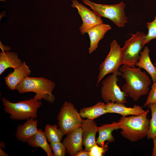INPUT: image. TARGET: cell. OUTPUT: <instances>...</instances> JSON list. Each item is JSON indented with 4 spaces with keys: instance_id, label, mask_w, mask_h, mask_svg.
Instances as JSON below:
<instances>
[{
    "instance_id": "cell-1",
    "label": "cell",
    "mask_w": 156,
    "mask_h": 156,
    "mask_svg": "<svg viewBox=\"0 0 156 156\" xmlns=\"http://www.w3.org/2000/svg\"><path fill=\"white\" fill-rule=\"evenodd\" d=\"M120 76L125 80L122 90L134 101L142 96L147 94L151 84L150 78L140 67L122 65L118 69Z\"/></svg>"
},
{
    "instance_id": "cell-2",
    "label": "cell",
    "mask_w": 156,
    "mask_h": 156,
    "mask_svg": "<svg viewBox=\"0 0 156 156\" xmlns=\"http://www.w3.org/2000/svg\"><path fill=\"white\" fill-rule=\"evenodd\" d=\"M148 109L143 114L122 116L118 120L122 136L132 142H137L146 136L149 127V120L147 117Z\"/></svg>"
},
{
    "instance_id": "cell-3",
    "label": "cell",
    "mask_w": 156,
    "mask_h": 156,
    "mask_svg": "<svg viewBox=\"0 0 156 156\" xmlns=\"http://www.w3.org/2000/svg\"><path fill=\"white\" fill-rule=\"evenodd\" d=\"M55 86L54 82L45 78L28 76L17 86L16 90L20 93L34 92L36 94L34 97L36 99L40 101L44 99L53 103L55 99L52 94Z\"/></svg>"
},
{
    "instance_id": "cell-4",
    "label": "cell",
    "mask_w": 156,
    "mask_h": 156,
    "mask_svg": "<svg viewBox=\"0 0 156 156\" xmlns=\"http://www.w3.org/2000/svg\"><path fill=\"white\" fill-rule=\"evenodd\" d=\"M1 100L5 112L10 114V119L16 120L36 118L38 109L42 104L34 97L16 103L11 102L5 98Z\"/></svg>"
},
{
    "instance_id": "cell-5",
    "label": "cell",
    "mask_w": 156,
    "mask_h": 156,
    "mask_svg": "<svg viewBox=\"0 0 156 156\" xmlns=\"http://www.w3.org/2000/svg\"><path fill=\"white\" fill-rule=\"evenodd\" d=\"M81 0L97 16L109 19L119 27H124L128 23L125 12L126 5L122 1L116 4L108 5L96 3L89 0Z\"/></svg>"
},
{
    "instance_id": "cell-6",
    "label": "cell",
    "mask_w": 156,
    "mask_h": 156,
    "mask_svg": "<svg viewBox=\"0 0 156 156\" xmlns=\"http://www.w3.org/2000/svg\"><path fill=\"white\" fill-rule=\"evenodd\" d=\"M119 70L112 73L102 81L101 90V98L105 103H110L125 104L128 96L121 90L117 84L120 76Z\"/></svg>"
},
{
    "instance_id": "cell-7",
    "label": "cell",
    "mask_w": 156,
    "mask_h": 156,
    "mask_svg": "<svg viewBox=\"0 0 156 156\" xmlns=\"http://www.w3.org/2000/svg\"><path fill=\"white\" fill-rule=\"evenodd\" d=\"M146 35L137 31L124 43L122 48L121 64L130 66H135L140 57V53L144 45L143 42Z\"/></svg>"
},
{
    "instance_id": "cell-8",
    "label": "cell",
    "mask_w": 156,
    "mask_h": 156,
    "mask_svg": "<svg viewBox=\"0 0 156 156\" xmlns=\"http://www.w3.org/2000/svg\"><path fill=\"white\" fill-rule=\"evenodd\" d=\"M59 129L64 135L81 126L82 119L73 104L64 102L57 116Z\"/></svg>"
},
{
    "instance_id": "cell-9",
    "label": "cell",
    "mask_w": 156,
    "mask_h": 156,
    "mask_svg": "<svg viewBox=\"0 0 156 156\" xmlns=\"http://www.w3.org/2000/svg\"><path fill=\"white\" fill-rule=\"evenodd\" d=\"M122 49L116 40L110 44L109 53L99 67V73L96 86L107 74L118 70L121 64Z\"/></svg>"
},
{
    "instance_id": "cell-10",
    "label": "cell",
    "mask_w": 156,
    "mask_h": 156,
    "mask_svg": "<svg viewBox=\"0 0 156 156\" xmlns=\"http://www.w3.org/2000/svg\"><path fill=\"white\" fill-rule=\"evenodd\" d=\"M72 3L71 7L77 9V13L82 19V24L79 28L81 34L87 33L91 28L103 23L101 17L97 16L93 11L90 10L77 0H73Z\"/></svg>"
},
{
    "instance_id": "cell-11",
    "label": "cell",
    "mask_w": 156,
    "mask_h": 156,
    "mask_svg": "<svg viewBox=\"0 0 156 156\" xmlns=\"http://www.w3.org/2000/svg\"><path fill=\"white\" fill-rule=\"evenodd\" d=\"M62 143L68 154L75 156L76 153L83 149L82 133L81 127H77L68 132Z\"/></svg>"
},
{
    "instance_id": "cell-12",
    "label": "cell",
    "mask_w": 156,
    "mask_h": 156,
    "mask_svg": "<svg viewBox=\"0 0 156 156\" xmlns=\"http://www.w3.org/2000/svg\"><path fill=\"white\" fill-rule=\"evenodd\" d=\"M81 127L84 149L89 151L92 147L96 143V136L98 131V127L94 120L88 119H82Z\"/></svg>"
},
{
    "instance_id": "cell-13",
    "label": "cell",
    "mask_w": 156,
    "mask_h": 156,
    "mask_svg": "<svg viewBox=\"0 0 156 156\" xmlns=\"http://www.w3.org/2000/svg\"><path fill=\"white\" fill-rule=\"evenodd\" d=\"M31 74L29 67L25 61L22 62L18 68L14 69L13 72L4 77L5 83L10 90H16L17 86Z\"/></svg>"
},
{
    "instance_id": "cell-14",
    "label": "cell",
    "mask_w": 156,
    "mask_h": 156,
    "mask_svg": "<svg viewBox=\"0 0 156 156\" xmlns=\"http://www.w3.org/2000/svg\"><path fill=\"white\" fill-rule=\"evenodd\" d=\"M38 120L32 118L27 119L23 124L19 125L17 128L15 136L17 139L25 143L34 136L38 132Z\"/></svg>"
},
{
    "instance_id": "cell-15",
    "label": "cell",
    "mask_w": 156,
    "mask_h": 156,
    "mask_svg": "<svg viewBox=\"0 0 156 156\" xmlns=\"http://www.w3.org/2000/svg\"><path fill=\"white\" fill-rule=\"evenodd\" d=\"M111 28L109 25L103 23L96 26L88 31L87 33L90 40L89 48L90 54L96 49L100 40L104 37L106 33Z\"/></svg>"
},
{
    "instance_id": "cell-16",
    "label": "cell",
    "mask_w": 156,
    "mask_h": 156,
    "mask_svg": "<svg viewBox=\"0 0 156 156\" xmlns=\"http://www.w3.org/2000/svg\"><path fill=\"white\" fill-rule=\"evenodd\" d=\"M106 104L108 113H115L123 116L130 115L138 116L144 113L145 110L139 105H135L133 107H127L124 104L110 103Z\"/></svg>"
},
{
    "instance_id": "cell-17",
    "label": "cell",
    "mask_w": 156,
    "mask_h": 156,
    "mask_svg": "<svg viewBox=\"0 0 156 156\" xmlns=\"http://www.w3.org/2000/svg\"><path fill=\"white\" fill-rule=\"evenodd\" d=\"M120 129L118 122H114L111 124H105L98 127L99 136L96 140V143L100 146L104 144L105 142H109L115 141V139L112 132L115 130Z\"/></svg>"
},
{
    "instance_id": "cell-18",
    "label": "cell",
    "mask_w": 156,
    "mask_h": 156,
    "mask_svg": "<svg viewBox=\"0 0 156 156\" xmlns=\"http://www.w3.org/2000/svg\"><path fill=\"white\" fill-rule=\"evenodd\" d=\"M22 62L16 53L2 51L0 53V75L8 68H18Z\"/></svg>"
},
{
    "instance_id": "cell-19",
    "label": "cell",
    "mask_w": 156,
    "mask_h": 156,
    "mask_svg": "<svg viewBox=\"0 0 156 156\" xmlns=\"http://www.w3.org/2000/svg\"><path fill=\"white\" fill-rule=\"evenodd\" d=\"M150 50L145 47L140 53V57L135 66L145 70L151 76L153 82L156 81V67L152 62L149 55Z\"/></svg>"
},
{
    "instance_id": "cell-20",
    "label": "cell",
    "mask_w": 156,
    "mask_h": 156,
    "mask_svg": "<svg viewBox=\"0 0 156 156\" xmlns=\"http://www.w3.org/2000/svg\"><path fill=\"white\" fill-rule=\"evenodd\" d=\"M44 131L40 129L37 133L28 141V144L35 148L40 147L46 153L47 156H52L53 153Z\"/></svg>"
},
{
    "instance_id": "cell-21",
    "label": "cell",
    "mask_w": 156,
    "mask_h": 156,
    "mask_svg": "<svg viewBox=\"0 0 156 156\" xmlns=\"http://www.w3.org/2000/svg\"><path fill=\"white\" fill-rule=\"evenodd\" d=\"M79 113L81 118L94 120L108 113L106 104L99 102L92 106L81 108Z\"/></svg>"
},
{
    "instance_id": "cell-22",
    "label": "cell",
    "mask_w": 156,
    "mask_h": 156,
    "mask_svg": "<svg viewBox=\"0 0 156 156\" xmlns=\"http://www.w3.org/2000/svg\"><path fill=\"white\" fill-rule=\"evenodd\" d=\"M44 132L50 143L61 142L64 135L56 125L47 124L45 127Z\"/></svg>"
},
{
    "instance_id": "cell-23",
    "label": "cell",
    "mask_w": 156,
    "mask_h": 156,
    "mask_svg": "<svg viewBox=\"0 0 156 156\" xmlns=\"http://www.w3.org/2000/svg\"><path fill=\"white\" fill-rule=\"evenodd\" d=\"M147 106L151 109V118L149 120V127L146 136L149 139L156 136V102L150 104Z\"/></svg>"
},
{
    "instance_id": "cell-24",
    "label": "cell",
    "mask_w": 156,
    "mask_h": 156,
    "mask_svg": "<svg viewBox=\"0 0 156 156\" xmlns=\"http://www.w3.org/2000/svg\"><path fill=\"white\" fill-rule=\"evenodd\" d=\"M147 27L148 31L143 41L144 46L151 40L156 38V16L153 21L147 23Z\"/></svg>"
},
{
    "instance_id": "cell-25",
    "label": "cell",
    "mask_w": 156,
    "mask_h": 156,
    "mask_svg": "<svg viewBox=\"0 0 156 156\" xmlns=\"http://www.w3.org/2000/svg\"><path fill=\"white\" fill-rule=\"evenodd\" d=\"M53 156H65L67 153L66 148L63 143L61 142L50 143Z\"/></svg>"
},
{
    "instance_id": "cell-26",
    "label": "cell",
    "mask_w": 156,
    "mask_h": 156,
    "mask_svg": "<svg viewBox=\"0 0 156 156\" xmlns=\"http://www.w3.org/2000/svg\"><path fill=\"white\" fill-rule=\"evenodd\" d=\"M108 143L102 146H99L96 143L90 148V156H102L108 150Z\"/></svg>"
},
{
    "instance_id": "cell-27",
    "label": "cell",
    "mask_w": 156,
    "mask_h": 156,
    "mask_svg": "<svg viewBox=\"0 0 156 156\" xmlns=\"http://www.w3.org/2000/svg\"><path fill=\"white\" fill-rule=\"evenodd\" d=\"M156 102V81L153 82L151 86V89L148 93L146 101L144 107L147 106L148 104Z\"/></svg>"
},
{
    "instance_id": "cell-28",
    "label": "cell",
    "mask_w": 156,
    "mask_h": 156,
    "mask_svg": "<svg viewBox=\"0 0 156 156\" xmlns=\"http://www.w3.org/2000/svg\"><path fill=\"white\" fill-rule=\"evenodd\" d=\"M75 156H90V151L82 149L79 151Z\"/></svg>"
},
{
    "instance_id": "cell-29",
    "label": "cell",
    "mask_w": 156,
    "mask_h": 156,
    "mask_svg": "<svg viewBox=\"0 0 156 156\" xmlns=\"http://www.w3.org/2000/svg\"><path fill=\"white\" fill-rule=\"evenodd\" d=\"M153 143V148L152 156H156V136L152 138Z\"/></svg>"
},
{
    "instance_id": "cell-30",
    "label": "cell",
    "mask_w": 156,
    "mask_h": 156,
    "mask_svg": "<svg viewBox=\"0 0 156 156\" xmlns=\"http://www.w3.org/2000/svg\"><path fill=\"white\" fill-rule=\"evenodd\" d=\"M0 48L2 51H9L10 49V48L8 46H5L3 45L0 42Z\"/></svg>"
},
{
    "instance_id": "cell-31",
    "label": "cell",
    "mask_w": 156,
    "mask_h": 156,
    "mask_svg": "<svg viewBox=\"0 0 156 156\" xmlns=\"http://www.w3.org/2000/svg\"><path fill=\"white\" fill-rule=\"evenodd\" d=\"M0 156H8V155L2 149L0 148Z\"/></svg>"
},
{
    "instance_id": "cell-32",
    "label": "cell",
    "mask_w": 156,
    "mask_h": 156,
    "mask_svg": "<svg viewBox=\"0 0 156 156\" xmlns=\"http://www.w3.org/2000/svg\"><path fill=\"white\" fill-rule=\"evenodd\" d=\"M0 146H1V148H4L5 147V145L3 143V142L2 141H1L0 143Z\"/></svg>"
},
{
    "instance_id": "cell-33",
    "label": "cell",
    "mask_w": 156,
    "mask_h": 156,
    "mask_svg": "<svg viewBox=\"0 0 156 156\" xmlns=\"http://www.w3.org/2000/svg\"><path fill=\"white\" fill-rule=\"evenodd\" d=\"M6 0H0V1H3L5 2Z\"/></svg>"
},
{
    "instance_id": "cell-34",
    "label": "cell",
    "mask_w": 156,
    "mask_h": 156,
    "mask_svg": "<svg viewBox=\"0 0 156 156\" xmlns=\"http://www.w3.org/2000/svg\"><path fill=\"white\" fill-rule=\"evenodd\" d=\"M154 65L156 67V62L154 63Z\"/></svg>"
}]
</instances>
